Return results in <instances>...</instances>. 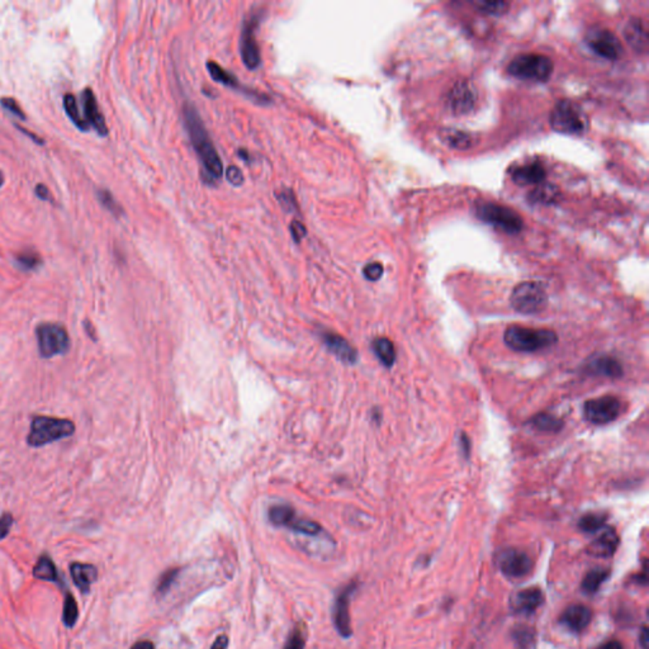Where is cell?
Masks as SVG:
<instances>
[{
  "instance_id": "7c38bea8",
  "label": "cell",
  "mask_w": 649,
  "mask_h": 649,
  "mask_svg": "<svg viewBox=\"0 0 649 649\" xmlns=\"http://www.w3.org/2000/svg\"><path fill=\"white\" fill-rule=\"evenodd\" d=\"M586 42L594 53L601 56L602 59L615 61L619 59L623 53V46L619 38L611 31L605 28H594L587 32Z\"/></svg>"
},
{
  "instance_id": "ac0fdd59",
  "label": "cell",
  "mask_w": 649,
  "mask_h": 649,
  "mask_svg": "<svg viewBox=\"0 0 649 649\" xmlns=\"http://www.w3.org/2000/svg\"><path fill=\"white\" fill-rule=\"evenodd\" d=\"M207 69H208V72H209L211 77H212L213 80H216L217 83L224 84L226 87H230V88L232 89H236L239 92L245 93L248 97L255 98L256 101H259V103L269 101V97H268V95L260 94V93L255 92V90H251V92H250L248 88L242 87L240 82H239V79H237L232 72L224 70V67L219 65L217 62H214V61H208V62H207Z\"/></svg>"
},
{
  "instance_id": "e575fe53",
  "label": "cell",
  "mask_w": 649,
  "mask_h": 649,
  "mask_svg": "<svg viewBox=\"0 0 649 649\" xmlns=\"http://www.w3.org/2000/svg\"><path fill=\"white\" fill-rule=\"evenodd\" d=\"M305 647H306L305 631L302 629L301 626H297L290 633L283 649H305Z\"/></svg>"
},
{
  "instance_id": "4316f807",
  "label": "cell",
  "mask_w": 649,
  "mask_h": 649,
  "mask_svg": "<svg viewBox=\"0 0 649 649\" xmlns=\"http://www.w3.org/2000/svg\"><path fill=\"white\" fill-rule=\"evenodd\" d=\"M32 573H33L35 579H41V581H48V582H59L60 581L58 568L48 555L40 557Z\"/></svg>"
},
{
  "instance_id": "3957f363",
  "label": "cell",
  "mask_w": 649,
  "mask_h": 649,
  "mask_svg": "<svg viewBox=\"0 0 649 649\" xmlns=\"http://www.w3.org/2000/svg\"><path fill=\"white\" fill-rule=\"evenodd\" d=\"M473 212L479 221L490 224L508 235H518L524 229V221L519 213L500 203L477 202Z\"/></svg>"
},
{
  "instance_id": "9a60e30c",
  "label": "cell",
  "mask_w": 649,
  "mask_h": 649,
  "mask_svg": "<svg viewBox=\"0 0 649 649\" xmlns=\"http://www.w3.org/2000/svg\"><path fill=\"white\" fill-rule=\"evenodd\" d=\"M356 590V582H350L342 589L339 595H337L335 604H334V623L337 626V631L342 638L351 637V624H350V614H349V608H350V599L351 595Z\"/></svg>"
},
{
  "instance_id": "d6a6232c",
  "label": "cell",
  "mask_w": 649,
  "mask_h": 649,
  "mask_svg": "<svg viewBox=\"0 0 649 649\" xmlns=\"http://www.w3.org/2000/svg\"><path fill=\"white\" fill-rule=\"evenodd\" d=\"M77 619H79V609H77V601L70 592H67L65 600H64L62 621L67 628H72L77 624Z\"/></svg>"
},
{
  "instance_id": "6da1fadb",
  "label": "cell",
  "mask_w": 649,
  "mask_h": 649,
  "mask_svg": "<svg viewBox=\"0 0 649 649\" xmlns=\"http://www.w3.org/2000/svg\"><path fill=\"white\" fill-rule=\"evenodd\" d=\"M184 124L188 131L189 138L195 153L201 160L202 175L207 184L219 180L224 173V165L211 137L207 132L200 113L193 104L185 103L183 107Z\"/></svg>"
},
{
  "instance_id": "7402d4cb",
  "label": "cell",
  "mask_w": 649,
  "mask_h": 649,
  "mask_svg": "<svg viewBox=\"0 0 649 649\" xmlns=\"http://www.w3.org/2000/svg\"><path fill=\"white\" fill-rule=\"evenodd\" d=\"M584 372L590 376H599V377L619 378L623 374V366L618 360L608 356V355H601L597 356L595 359L591 360L587 363L584 368Z\"/></svg>"
},
{
  "instance_id": "30bf717a",
  "label": "cell",
  "mask_w": 649,
  "mask_h": 649,
  "mask_svg": "<svg viewBox=\"0 0 649 649\" xmlns=\"http://www.w3.org/2000/svg\"><path fill=\"white\" fill-rule=\"evenodd\" d=\"M621 405L619 398L614 396H602L592 398L584 403V413L586 420L595 425H606L618 419Z\"/></svg>"
},
{
  "instance_id": "5b68a950",
  "label": "cell",
  "mask_w": 649,
  "mask_h": 649,
  "mask_svg": "<svg viewBox=\"0 0 649 649\" xmlns=\"http://www.w3.org/2000/svg\"><path fill=\"white\" fill-rule=\"evenodd\" d=\"M74 431L75 425L70 420L58 419L50 416H36L32 420L27 442L31 447L40 448L71 437Z\"/></svg>"
},
{
  "instance_id": "4fadbf2b",
  "label": "cell",
  "mask_w": 649,
  "mask_h": 649,
  "mask_svg": "<svg viewBox=\"0 0 649 649\" xmlns=\"http://www.w3.org/2000/svg\"><path fill=\"white\" fill-rule=\"evenodd\" d=\"M258 23H259V17L255 14H250L244 23L241 38H240L241 59L245 66L250 70L256 69L261 61L259 45L256 42V36H255Z\"/></svg>"
},
{
  "instance_id": "d6986e66",
  "label": "cell",
  "mask_w": 649,
  "mask_h": 649,
  "mask_svg": "<svg viewBox=\"0 0 649 649\" xmlns=\"http://www.w3.org/2000/svg\"><path fill=\"white\" fill-rule=\"evenodd\" d=\"M544 601V595L538 587H531L516 592L511 597V609L513 613L521 615H531L535 613Z\"/></svg>"
},
{
  "instance_id": "603a6c76",
  "label": "cell",
  "mask_w": 649,
  "mask_h": 649,
  "mask_svg": "<svg viewBox=\"0 0 649 649\" xmlns=\"http://www.w3.org/2000/svg\"><path fill=\"white\" fill-rule=\"evenodd\" d=\"M592 611L584 605H572L562 614L561 623L572 632H582L590 624Z\"/></svg>"
},
{
  "instance_id": "836d02e7",
  "label": "cell",
  "mask_w": 649,
  "mask_h": 649,
  "mask_svg": "<svg viewBox=\"0 0 649 649\" xmlns=\"http://www.w3.org/2000/svg\"><path fill=\"white\" fill-rule=\"evenodd\" d=\"M444 136H445V141L448 142V145H450L452 148L464 150L472 145L471 136L462 131H445Z\"/></svg>"
},
{
  "instance_id": "ee69618b",
  "label": "cell",
  "mask_w": 649,
  "mask_h": 649,
  "mask_svg": "<svg viewBox=\"0 0 649 649\" xmlns=\"http://www.w3.org/2000/svg\"><path fill=\"white\" fill-rule=\"evenodd\" d=\"M13 525V516L9 515V513H6L0 518V540H3L4 538L8 537L9 531H11V528Z\"/></svg>"
},
{
  "instance_id": "f6af8a7d",
  "label": "cell",
  "mask_w": 649,
  "mask_h": 649,
  "mask_svg": "<svg viewBox=\"0 0 649 649\" xmlns=\"http://www.w3.org/2000/svg\"><path fill=\"white\" fill-rule=\"evenodd\" d=\"M36 195H37L38 198L43 200V201H48V200H50V190H48L46 185L38 184V185L36 187Z\"/></svg>"
},
{
  "instance_id": "b9f144b4",
  "label": "cell",
  "mask_w": 649,
  "mask_h": 649,
  "mask_svg": "<svg viewBox=\"0 0 649 649\" xmlns=\"http://www.w3.org/2000/svg\"><path fill=\"white\" fill-rule=\"evenodd\" d=\"M226 178L227 180L230 182L232 185H241L244 183V175H242L241 170L235 165H230L227 168L226 170Z\"/></svg>"
},
{
  "instance_id": "52a82bcc",
  "label": "cell",
  "mask_w": 649,
  "mask_h": 649,
  "mask_svg": "<svg viewBox=\"0 0 649 649\" xmlns=\"http://www.w3.org/2000/svg\"><path fill=\"white\" fill-rule=\"evenodd\" d=\"M511 306L516 312L535 315L547 307L548 295L543 285L537 282H523L513 288L510 297Z\"/></svg>"
},
{
  "instance_id": "bcb514c9",
  "label": "cell",
  "mask_w": 649,
  "mask_h": 649,
  "mask_svg": "<svg viewBox=\"0 0 649 649\" xmlns=\"http://www.w3.org/2000/svg\"><path fill=\"white\" fill-rule=\"evenodd\" d=\"M227 645H229V639L226 636H219L216 642L213 643L212 648L211 649H227Z\"/></svg>"
},
{
  "instance_id": "60d3db41",
  "label": "cell",
  "mask_w": 649,
  "mask_h": 649,
  "mask_svg": "<svg viewBox=\"0 0 649 649\" xmlns=\"http://www.w3.org/2000/svg\"><path fill=\"white\" fill-rule=\"evenodd\" d=\"M0 104L4 107L6 111H9V112L12 113V114H14V116H17L18 119H26V116H24L22 108L18 106V103L16 102V99H13V98H1V99H0Z\"/></svg>"
},
{
  "instance_id": "2e32d148",
  "label": "cell",
  "mask_w": 649,
  "mask_h": 649,
  "mask_svg": "<svg viewBox=\"0 0 649 649\" xmlns=\"http://www.w3.org/2000/svg\"><path fill=\"white\" fill-rule=\"evenodd\" d=\"M321 339L326 345V348L329 349L337 359L342 360L347 364L356 363L358 353L354 347L345 337H342V335H339L334 331L324 330L321 331Z\"/></svg>"
},
{
  "instance_id": "f1b7e54d",
  "label": "cell",
  "mask_w": 649,
  "mask_h": 649,
  "mask_svg": "<svg viewBox=\"0 0 649 649\" xmlns=\"http://www.w3.org/2000/svg\"><path fill=\"white\" fill-rule=\"evenodd\" d=\"M64 108H65L66 114L69 116L71 122L75 124L79 130L88 131L90 129L88 124L85 122V119H83L82 113H80L77 98L74 95L65 94V97H64Z\"/></svg>"
},
{
  "instance_id": "816d5d0a",
  "label": "cell",
  "mask_w": 649,
  "mask_h": 649,
  "mask_svg": "<svg viewBox=\"0 0 649 649\" xmlns=\"http://www.w3.org/2000/svg\"><path fill=\"white\" fill-rule=\"evenodd\" d=\"M18 129H19V130L22 131V132H23V133H26V135H27V136H30L31 138H33V140H35V141H36V143H41V145H42V143H43V141H42L41 138H38V137L35 136V135H33V133H31V132H28V131L24 130V129H22V127H18Z\"/></svg>"
},
{
  "instance_id": "4dcf8cb0",
  "label": "cell",
  "mask_w": 649,
  "mask_h": 649,
  "mask_svg": "<svg viewBox=\"0 0 649 649\" xmlns=\"http://www.w3.org/2000/svg\"><path fill=\"white\" fill-rule=\"evenodd\" d=\"M606 515L605 513H587L579 520V526L584 533H597L605 526Z\"/></svg>"
},
{
  "instance_id": "d4e9b609",
  "label": "cell",
  "mask_w": 649,
  "mask_h": 649,
  "mask_svg": "<svg viewBox=\"0 0 649 649\" xmlns=\"http://www.w3.org/2000/svg\"><path fill=\"white\" fill-rule=\"evenodd\" d=\"M624 36L628 43L638 53H644L648 48L647 31L644 28L640 19L633 18L626 26Z\"/></svg>"
},
{
  "instance_id": "c3c4849f",
  "label": "cell",
  "mask_w": 649,
  "mask_h": 649,
  "mask_svg": "<svg viewBox=\"0 0 649 649\" xmlns=\"http://www.w3.org/2000/svg\"><path fill=\"white\" fill-rule=\"evenodd\" d=\"M596 649H623V645L619 642H616V640H610V642L602 644Z\"/></svg>"
},
{
  "instance_id": "484cf974",
  "label": "cell",
  "mask_w": 649,
  "mask_h": 649,
  "mask_svg": "<svg viewBox=\"0 0 649 649\" xmlns=\"http://www.w3.org/2000/svg\"><path fill=\"white\" fill-rule=\"evenodd\" d=\"M373 351L377 355L379 361L387 368L395 364L396 350L393 342H391L387 337H378L372 344Z\"/></svg>"
},
{
  "instance_id": "681fc988",
  "label": "cell",
  "mask_w": 649,
  "mask_h": 649,
  "mask_svg": "<svg viewBox=\"0 0 649 649\" xmlns=\"http://www.w3.org/2000/svg\"><path fill=\"white\" fill-rule=\"evenodd\" d=\"M131 649H155L154 644L148 640H141V642H137L136 644H133V647Z\"/></svg>"
},
{
  "instance_id": "e0dca14e",
  "label": "cell",
  "mask_w": 649,
  "mask_h": 649,
  "mask_svg": "<svg viewBox=\"0 0 649 649\" xmlns=\"http://www.w3.org/2000/svg\"><path fill=\"white\" fill-rule=\"evenodd\" d=\"M82 108H83V119H85L89 127H93L101 136H106L108 133L106 119L99 111L98 102H97V98L92 89H85L82 93Z\"/></svg>"
},
{
  "instance_id": "d590c367",
  "label": "cell",
  "mask_w": 649,
  "mask_h": 649,
  "mask_svg": "<svg viewBox=\"0 0 649 649\" xmlns=\"http://www.w3.org/2000/svg\"><path fill=\"white\" fill-rule=\"evenodd\" d=\"M178 574H179V569H178V568L168 569V571L160 577L159 582L156 584V594H158V595H165L166 592L170 590L173 584L175 582Z\"/></svg>"
},
{
  "instance_id": "f5cc1de1",
  "label": "cell",
  "mask_w": 649,
  "mask_h": 649,
  "mask_svg": "<svg viewBox=\"0 0 649 649\" xmlns=\"http://www.w3.org/2000/svg\"><path fill=\"white\" fill-rule=\"evenodd\" d=\"M3 180H4V178H3V174H1V171H0V187H1V184H3Z\"/></svg>"
},
{
  "instance_id": "8992f818",
  "label": "cell",
  "mask_w": 649,
  "mask_h": 649,
  "mask_svg": "<svg viewBox=\"0 0 649 649\" xmlns=\"http://www.w3.org/2000/svg\"><path fill=\"white\" fill-rule=\"evenodd\" d=\"M549 122L555 132L563 135L581 136L587 131V121L579 107L571 101L557 102L550 112Z\"/></svg>"
},
{
  "instance_id": "f546056e",
  "label": "cell",
  "mask_w": 649,
  "mask_h": 649,
  "mask_svg": "<svg viewBox=\"0 0 649 649\" xmlns=\"http://www.w3.org/2000/svg\"><path fill=\"white\" fill-rule=\"evenodd\" d=\"M609 571L604 568H595L586 574L584 582H582V589L586 594H595L601 584L608 579Z\"/></svg>"
},
{
  "instance_id": "8fae6325",
  "label": "cell",
  "mask_w": 649,
  "mask_h": 649,
  "mask_svg": "<svg viewBox=\"0 0 649 649\" xmlns=\"http://www.w3.org/2000/svg\"><path fill=\"white\" fill-rule=\"evenodd\" d=\"M496 565L508 579L525 577L533 568L530 557L525 552L513 548L501 550L496 557Z\"/></svg>"
},
{
  "instance_id": "ffe728a7",
  "label": "cell",
  "mask_w": 649,
  "mask_h": 649,
  "mask_svg": "<svg viewBox=\"0 0 649 649\" xmlns=\"http://www.w3.org/2000/svg\"><path fill=\"white\" fill-rule=\"evenodd\" d=\"M599 537L592 540V543L589 545L587 552L589 555L599 558H609L614 555L616 548L619 545V537L616 531L610 526H604L601 530L597 531Z\"/></svg>"
},
{
  "instance_id": "ab89813d",
  "label": "cell",
  "mask_w": 649,
  "mask_h": 649,
  "mask_svg": "<svg viewBox=\"0 0 649 649\" xmlns=\"http://www.w3.org/2000/svg\"><path fill=\"white\" fill-rule=\"evenodd\" d=\"M363 274L364 277L371 280V282H376L379 278L383 276V266L378 261H373V263H369L364 266L363 269Z\"/></svg>"
},
{
  "instance_id": "cb8c5ba5",
  "label": "cell",
  "mask_w": 649,
  "mask_h": 649,
  "mask_svg": "<svg viewBox=\"0 0 649 649\" xmlns=\"http://www.w3.org/2000/svg\"><path fill=\"white\" fill-rule=\"evenodd\" d=\"M71 577L74 584L83 594H88L90 586L98 579V569L93 565L75 562L70 566Z\"/></svg>"
},
{
  "instance_id": "ba28073f",
  "label": "cell",
  "mask_w": 649,
  "mask_h": 649,
  "mask_svg": "<svg viewBox=\"0 0 649 649\" xmlns=\"http://www.w3.org/2000/svg\"><path fill=\"white\" fill-rule=\"evenodd\" d=\"M38 350L42 358H53L65 354L70 348V337L64 326L59 324H41L36 330Z\"/></svg>"
},
{
  "instance_id": "277c9868",
  "label": "cell",
  "mask_w": 649,
  "mask_h": 649,
  "mask_svg": "<svg viewBox=\"0 0 649 649\" xmlns=\"http://www.w3.org/2000/svg\"><path fill=\"white\" fill-rule=\"evenodd\" d=\"M555 70L553 61L542 53H521L513 58L508 66V75L528 82L544 83Z\"/></svg>"
},
{
  "instance_id": "f907efd6",
  "label": "cell",
  "mask_w": 649,
  "mask_h": 649,
  "mask_svg": "<svg viewBox=\"0 0 649 649\" xmlns=\"http://www.w3.org/2000/svg\"><path fill=\"white\" fill-rule=\"evenodd\" d=\"M462 445H463V453L464 454H469V439L467 437L466 434H462Z\"/></svg>"
},
{
  "instance_id": "9c48e42d",
  "label": "cell",
  "mask_w": 649,
  "mask_h": 649,
  "mask_svg": "<svg viewBox=\"0 0 649 649\" xmlns=\"http://www.w3.org/2000/svg\"><path fill=\"white\" fill-rule=\"evenodd\" d=\"M268 516L273 525L287 528L308 537H316L322 531V528L316 521L298 518L295 508L290 505H274L269 508Z\"/></svg>"
},
{
  "instance_id": "7dc6e473",
  "label": "cell",
  "mask_w": 649,
  "mask_h": 649,
  "mask_svg": "<svg viewBox=\"0 0 649 649\" xmlns=\"http://www.w3.org/2000/svg\"><path fill=\"white\" fill-rule=\"evenodd\" d=\"M639 642L642 644V648L648 649V642H649V634H648V628L647 626H643L642 629V633L639 636Z\"/></svg>"
},
{
  "instance_id": "74e56055",
  "label": "cell",
  "mask_w": 649,
  "mask_h": 649,
  "mask_svg": "<svg viewBox=\"0 0 649 649\" xmlns=\"http://www.w3.org/2000/svg\"><path fill=\"white\" fill-rule=\"evenodd\" d=\"M17 264L24 271H32L41 264L40 256L36 253H22L17 256Z\"/></svg>"
},
{
  "instance_id": "7a4b0ae2",
  "label": "cell",
  "mask_w": 649,
  "mask_h": 649,
  "mask_svg": "<svg viewBox=\"0 0 649 649\" xmlns=\"http://www.w3.org/2000/svg\"><path fill=\"white\" fill-rule=\"evenodd\" d=\"M503 340L508 348L519 353H534L552 348L558 342L555 331L547 329H531L524 326H510L505 331Z\"/></svg>"
},
{
  "instance_id": "1f68e13d",
  "label": "cell",
  "mask_w": 649,
  "mask_h": 649,
  "mask_svg": "<svg viewBox=\"0 0 649 649\" xmlns=\"http://www.w3.org/2000/svg\"><path fill=\"white\" fill-rule=\"evenodd\" d=\"M472 4L476 11L487 16H502L508 13L510 8L506 1H473Z\"/></svg>"
},
{
  "instance_id": "83f0119b",
  "label": "cell",
  "mask_w": 649,
  "mask_h": 649,
  "mask_svg": "<svg viewBox=\"0 0 649 649\" xmlns=\"http://www.w3.org/2000/svg\"><path fill=\"white\" fill-rule=\"evenodd\" d=\"M534 429L545 432H558L563 427V421L550 413H539L530 420Z\"/></svg>"
},
{
  "instance_id": "8d00e7d4",
  "label": "cell",
  "mask_w": 649,
  "mask_h": 649,
  "mask_svg": "<svg viewBox=\"0 0 649 649\" xmlns=\"http://www.w3.org/2000/svg\"><path fill=\"white\" fill-rule=\"evenodd\" d=\"M276 197H277L278 202L280 203V206L283 207L284 211L293 212V211L298 209L295 195L292 193V190H290V189H284V190L277 192Z\"/></svg>"
},
{
  "instance_id": "44dd1931",
  "label": "cell",
  "mask_w": 649,
  "mask_h": 649,
  "mask_svg": "<svg viewBox=\"0 0 649 649\" xmlns=\"http://www.w3.org/2000/svg\"><path fill=\"white\" fill-rule=\"evenodd\" d=\"M547 178V169L540 161L526 163L511 171V179L518 185H539Z\"/></svg>"
},
{
  "instance_id": "5bb4252c",
  "label": "cell",
  "mask_w": 649,
  "mask_h": 649,
  "mask_svg": "<svg viewBox=\"0 0 649 649\" xmlns=\"http://www.w3.org/2000/svg\"><path fill=\"white\" fill-rule=\"evenodd\" d=\"M477 102V93L468 82H457L447 95V108L454 116H466L472 112Z\"/></svg>"
},
{
  "instance_id": "f35d334b",
  "label": "cell",
  "mask_w": 649,
  "mask_h": 649,
  "mask_svg": "<svg viewBox=\"0 0 649 649\" xmlns=\"http://www.w3.org/2000/svg\"><path fill=\"white\" fill-rule=\"evenodd\" d=\"M98 197H99V200H101L102 204L106 207L109 212H112L113 214H116V216L121 214V212H122L121 207L117 204V202L114 201L113 195H111L108 190H99V192H98Z\"/></svg>"
},
{
  "instance_id": "7bdbcfd3",
  "label": "cell",
  "mask_w": 649,
  "mask_h": 649,
  "mask_svg": "<svg viewBox=\"0 0 649 649\" xmlns=\"http://www.w3.org/2000/svg\"><path fill=\"white\" fill-rule=\"evenodd\" d=\"M290 234L295 242H301L302 239L307 235V229L306 226L300 222V221H293L290 224Z\"/></svg>"
}]
</instances>
